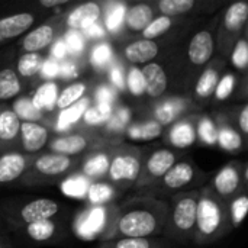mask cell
Returning a JSON list of instances; mask_svg holds the SVG:
<instances>
[{"mask_svg":"<svg viewBox=\"0 0 248 248\" xmlns=\"http://www.w3.org/2000/svg\"><path fill=\"white\" fill-rule=\"evenodd\" d=\"M35 22V16L29 12H20L0 19V42L17 38L25 33Z\"/></svg>","mask_w":248,"mask_h":248,"instance_id":"cell-22","label":"cell"},{"mask_svg":"<svg viewBox=\"0 0 248 248\" xmlns=\"http://www.w3.org/2000/svg\"><path fill=\"white\" fill-rule=\"evenodd\" d=\"M116 195L115 185L108 182L94 180L90 183L86 198L90 203V206H105L108 202H110Z\"/></svg>","mask_w":248,"mask_h":248,"instance_id":"cell-29","label":"cell"},{"mask_svg":"<svg viewBox=\"0 0 248 248\" xmlns=\"http://www.w3.org/2000/svg\"><path fill=\"white\" fill-rule=\"evenodd\" d=\"M196 6V0H160L155 7L161 16L177 17L186 13H190Z\"/></svg>","mask_w":248,"mask_h":248,"instance_id":"cell-34","label":"cell"},{"mask_svg":"<svg viewBox=\"0 0 248 248\" xmlns=\"http://www.w3.org/2000/svg\"><path fill=\"white\" fill-rule=\"evenodd\" d=\"M19 142L26 155H36L49 142V131L41 122H22Z\"/></svg>","mask_w":248,"mask_h":248,"instance_id":"cell-15","label":"cell"},{"mask_svg":"<svg viewBox=\"0 0 248 248\" xmlns=\"http://www.w3.org/2000/svg\"><path fill=\"white\" fill-rule=\"evenodd\" d=\"M57 97H58V86H57V83L45 81L36 89L33 96H31V100H32V105L39 112L44 113V112H51L55 108Z\"/></svg>","mask_w":248,"mask_h":248,"instance_id":"cell-27","label":"cell"},{"mask_svg":"<svg viewBox=\"0 0 248 248\" xmlns=\"http://www.w3.org/2000/svg\"><path fill=\"white\" fill-rule=\"evenodd\" d=\"M125 87H128V90L132 96L138 97V96L145 94V80H144V74L140 67L132 65L128 70V74L125 78Z\"/></svg>","mask_w":248,"mask_h":248,"instance_id":"cell-47","label":"cell"},{"mask_svg":"<svg viewBox=\"0 0 248 248\" xmlns=\"http://www.w3.org/2000/svg\"><path fill=\"white\" fill-rule=\"evenodd\" d=\"M109 219V209L105 206H92L81 212L74 221V231L80 238L93 240L100 237Z\"/></svg>","mask_w":248,"mask_h":248,"instance_id":"cell-11","label":"cell"},{"mask_svg":"<svg viewBox=\"0 0 248 248\" xmlns=\"http://www.w3.org/2000/svg\"><path fill=\"white\" fill-rule=\"evenodd\" d=\"M169 205L154 196H138L110 212L102 241L118 238H151L164 231Z\"/></svg>","mask_w":248,"mask_h":248,"instance_id":"cell-1","label":"cell"},{"mask_svg":"<svg viewBox=\"0 0 248 248\" xmlns=\"http://www.w3.org/2000/svg\"><path fill=\"white\" fill-rule=\"evenodd\" d=\"M248 212V196L246 192H241L235 198L231 199L228 206V215L231 221V227L237 228L243 224Z\"/></svg>","mask_w":248,"mask_h":248,"instance_id":"cell-40","label":"cell"},{"mask_svg":"<svg viewBox=\"0 0 248 248\" xmlns=\"http://www.w3.org/2000/svg\"><path fill=\"white\" fill-rule=\"evenodd\" d=\"M234 87H235V77L232 73H227L222 76V78H219L217 87H215V99L219 100V102H224L227 100L232 92H234Z\"/></svg>","mask_w":248,"mask_h":248,"instance_id":"cell-50","label":"cell"},{"mask_svg":"<svg viewBox=\"0 0 248 248\" xmlns=\"http://www.w3.org/2000/svg\"><path fill=\"white\" fill-rule=\"evenodd\" d=\"M60 74L64 78H73L78 74V64L74 60H64L60 62Z\"/></svg>","mask_w":248,"mask_h":248,"instance_id":"cell-53","label":"cell"},{"mask_svg":"<svg viewBox=\"0 0 248 248\" xmlns=\"http://www.w3.org/2000/svg\"><path fill=\"white\" fill-rule=\"evenodd\" d=\"M113 112V106L105 105V103H96L92 105L83 115V121L89 126H97L103 125L109 121L110 115Z\"/></svg>","mask_w":248,"mask_h":248,"instance_id":"cell-42","label":"cell"},{"mask_svg":"<svg viewBox=\"0 0 248 248\" xmlns=\"http://www.w3.org/2000/svg\"><path fill=\"white\" fill-rule=\"evenodd\" d=\"M90 183H92V180H89L87 177H84L81 173L77 171V173H73L71 176H67L62 180V183H61V192L65 196L81 199V198L86 196Z\"/></svg>","mask_w":248,"mask_h":248,"instance_id":"cell-32","label":"cell"},{"mask_svg":"<svg viewBox=\"0 0 248 248\" xmlns=\"http://www.w3.org/2000/svg\"><path fill=\"white\" fill-rule=\"evenodd\" d=\"M164 128L157 121L132 124L126 128V137L132 141H151L163 134Z\"/></svg>","mask_w":248,"mask_h":248,"instance_id":"cell-28","label":"cell"},{"mask_svg":"<svg viewBox=\"0 0 248 248\" xmlns=\"http://www.w3.org/2000/svg\"><path fill=\"white\" fill-rule=\"evenodd\" d=\"M42 55L38 52H25L19 57L16 64V73L19 77L31 78L39 73L42 65Z\"/></svg>","mask_w":248,"mask_h":248,"instance_id":"cell-37","label":"cell"},{"mask_svg":"<svg viewBox=\"0 0 248 248\" xmlns=\"http://www.w3.org/2000/svg\"><path fill=\"white\" fill-rule=\"evenodd\" d=\"M161 248H163V247H161Z\"/></svg>","mask_w":248,"mask_h":248,"instance_id":"cell-60","label":"cell"},{"mask_svg":"<svg viewBox=\"0 0 248 248\" xmlns=\"http://www.w3.org/2000/svg\"><path fill=\"white\" fill-rule=\"evenodd\" d=\"M62 42L67 46V51L73 55H81L86 49L87 41L83 35L81 31H74V29H67L64 32V39Z\"/></svg>","mask_w":248,"mask_h":248,"instance_id":"cell-46","label":"cell"},{"mask_svg":"<svg viewBox=\"0 0 248 248\" xmlns=\"http://www.w3.org/2000/svg\"><path fill=\"white\" fill-rule=\"evenodd\" d=\"M131 119V112L126 108H118L112 112L109 121L106 122V129L109 132H122L124 129L128 128Z\"/></svg>","mask_w":248,"mask_h":248,"instance_id":"cell-48","label":"cell"},{"mask_svg":"<svg viewBox=\"0 0 248 248\" xmlns=\"http://www.w3.org/2000/svg\"><path fill=\"white\" fill-rule=\"evenodd\" d=\"M247 183V167L238 161H231L222 167L212 179V192L225 203L240 195L243 186Z\"/></svg>","mask_w":248,"mask_h":248,"instance_id":"cell-8","label":"cell"},{"mask_svg":"<svg viewBox=\"0 0 248 248\" xmlns=\"http://www.w3.org/2000/svg\"><path fill=\"white\" fill-rule=\"evenodd\" d=\"M22 92L20 77L12 67H3L0 70V102L13 99Z\"/></svg>","mask_w":248,"mask_h":248,"instance_id":"cell-31","label":"cell"},{"mask_svg":"<svg viewBox=\"0 0 248 248\" xmlns=\"http://www.w3.org/2000/svg\"><path fill=\"white\" fill-rule=\"evenodd\" d=\"M154 19V9L151 4L147 3H137L126 9L124 25L132 33L142 32L148 23Z\"/></svg>","mask_w":248,"mask_h":248,"instance_id":"cell-25","label":"cell"},{"mask_svg":"<svg viewBox=\"0 0 248 248\" xmlns=\"http://www.w3.org/2000/svg\"><path fill=\"white\" fill-rule=\"evenodd\" d=\"M20 124L12 108L0 106V151H9L19 141Z\"/></svg>","mask_w":248,"mask_h":248,"instance_id":"cell-19","label":"cell"},{"mask_svg":"<svg viewBox=\"0 0 248 248\" xmlns=\"http://www.w3.org/2000/svg\"><path fill=\"white\" fill-rule=\"evenodd\" d=\"M142 158H144V151L141 148L129 147L125 144L110 151L108 177L110 179L112 185L115 183L135 185L141 171Z\"/></svg>","mask_w":248,"mask_h":248,"instance_id":"cell-5","label":"cell"},{"mask_svg":"<svg viewBox=\"0 0 248 248\" xmlns=\"http://www.w3.org/2000/svg\"><path fill=\"white\" fill-rule=\"evenodd\" d=\"M60 211H61V206L58 202L48 199V198H38V199L23 202L15 209H10L9 218L12 219L10 222L25 227L32 222L52 219Z\"/></svg>","mask_w":248,"mask_h":248,"instance_id":"cell-9","label":"cell"},{"mask_svg":"<svg viewBox=\"0 0 248 248\" xmlns=\"http://www.w3.org/2000/svg\"><path fill=\"white\" fill-rule=\"evenodd\" d=\"M217 142L219 147L228 153H238L243 148L244 140L238 131H235L230 125H221L218 128V135H217Z\"/></svg>","mask_w":248,"mask_h":248,"instance_id":"cell-35","label":"cell"},{"mask_svg":"<svg viewBox=\"0 0 248 248\" xmlns=\"http://www.w3.org/2000/svg\"><path fill=\"white\" fill-rule=\"evenodd\" d=\"M163 243L153 238H118L103 241L100 248H161Z\"/></svg>","mask_w":248,"mask_h":248,"instance_id":"cell-41","label":"cell"},{"mask_svg":"<svg viewBox=\"0 0 248 248\" xmlns=\"http://www.w3.org/2000/svg\"><path fill=\"white\" fill-rule=\"evenodd\" d=\"M177 158H179L177 154L169 148L154 150L145 157V161L142 158L141 171L138 180L135 182V186L138 189L154 186L177 163Z\"/></svg>","mask_w":248,"mask_h":248,"instance_id":"cell-6","label":"cell"},{"mask_svg":"<svg viewBox=\"0 0 248 248\" xmlns=\"http://www.w3.org/2000/svg\"><path fill=\"white\" fill-rule=\"evenodd\" d=\"M231 62L237 70L246 71L248 65V44L244 36L234 44L231 49Z\"/></svg>","mask_w":248,"mask_h":248,"instance_id":"cell-49","label":"cell"},{"mask_svg":"<svg viewBox=\"0 0 248 248\" xmlns=\"http://www.w3.org/2000/svg\"><path fill=\"white\" fill-rule=\"evenodd\" d=\"M109 77H110L112 84H113L118 90H121V92H122V90L125 89V76H124V70H122V67H119V65H113V67H110Z\"/></svg>","mask_w":248,"mask_h":248,"instance_id":"cell-54","label":"cell"},{"mask_svg":"<svg viewBox=\"0 0 248 248\" xmlns=\"http://www.w3.org/2000/svg\"><path fill=\"white\" fill-rule=\"evenodd\" d=\"M68 4V0H41L39 6L45 7V9H51V7H58V6H64Z\"/></svg>","mask_w":248,"mask_h":248,"instance_id":"cell-58","label":"cell"},{"mask_svg":"<svg viewBox=\"0 0 248 248\" xmlns=\"http://www.w3.org/2000/svg\"><path fill=\"white\" fill-rule=\"evenodd\" d=\"M77 166V160L67 155H60L54 153H45L33 157V161L28 171L23 174L22 183L25 185H41L55 182Z\"/></svg>","mask_w":248,"mask_h":248,"instance_id":"cell-4","label":"cell"},{"mask_svg":"<svg viewBox=\"0 0 248 248\" xmlns=\"http://www.w3.org/2000/svg\"><path fill=\"white\" fill-rule=\"evenodd\" d=\"M0 248H10L9 243L4 238H1V237H0Z\"/></svg>","mask_w":248,"mask_h":248,"instance_id":"cell-59","label":"cell"},{"mask_svg":"<svg viewBox=\"0 0 248 248\" xmlns=\"http://www.w3.org/2000/svg\"><path fill=\"white\" fill-rule=\"evenodd\" d=\"M92 106L90 97H83L77 103L71 105L67 109L60 110V115L57 118V129L58 131H68L73 125H76L80 119H83L84 112Z\"/></svg>","mask_w":248,"mask_h":248,"instance_id":"cell-26","label":"cell"},{"mask_svg":"<svg viewBox=\"0 0 248 248\" xmlns=\"http://www.w3.org/2000/svg\"><path fill=\"white\" fill-rule=\"evenodd\" d=\"M110 161V151L109 150H92L89 155L84 158V163L80 167V171L84 177L94 182L96 179H102L108 176Z\"/></svg>","mask_w":248,"mask_h":248,"instance_id":"cell-23","label":"cell"},{"mask_svg":"<svg viewBox=\"0 0 248 248\" xmlns=\"http://www.w3.org/2000/svg\"><path fill=\"white\" fill-rule=\"evenodd\" d=\"M58 33V23L54 22H46L33 31L28 32L25 38L22 39V49L23 52H38L45 49L46 46L52 45L54 41L57 39Z\"/></svg>","mask_w":248,"mask_h":248,"instance_id":"cell-17","label":"cell"},{"mask_svg":"<svg viewBox=\"0 0 248 248\" xmlns=\"http://www.w3.org/2000/svg\"><path fill=\"white\" fill-rule=\"evenodd\" d=\"M158 52H160V45L155 41H150V39H137L126 44L124 48L125 60L134 64L135 67L138 64L153 62V60L158 55Z\"/></svg>","mask_w":248,"mask_h":248,"instance_id":"cell-20","label":"cell"},{"mask_svg":"<svg viewBox=\"0 0 248 248\" xmlns=\"http://www.w3.org/2000/svg\"><path fill=\"white\" fill-rule=\"evenodd\" d=\"M93 144H94V140L92 135L86 132H73V134L54 138L51 142H48L46 147L49 153L67 155V157H76L93 148Z\"/></svg>","mask_w":248,"mask_h":248,"instance_id":"cell-13","label":"cell"},{"mask_svg":"<svg viewBox=\"0 0 248 248\" xmlns=\"http://www.w3.org/2000/svg\"><path fill=\"white\" fill-rule=\"evenodd\" d=\"M248 19V3L247 1H235L227 10L221 22L218 46L221 52H230L231 46L240 39L241 32L246 28Z\"/></svg>","mask_w":248,"mask_h":248,"instance_id":"cell-7","label":"cell"},{"mask_svg":"<svg viewBox=\"0 0 248 248\" xmlns=\"http://www.w3.org/2000/svg\"><path fill=\"white\" fill-rule=\"evenodd\" d=\"M196 135L208 145H214L217 142L218 128L214 121L208 116H201L196 119Z\"/></svg>","mask_w":248,"mask_h":248,"instance_id":"cell-45","label":"cell"},{"mask_svg":"<svg viewBox=\"0 0 248 248\" xmlns=\"http://www.w3.org/2000/svg\"><path fill=\"white\" fill-rule=\"evenodd\" d=\"M51 55H52V60L61 62L67 58L68 55V51H67V46L65 44L62 42V39H55L54 44H52V48H51Z\"/></svg>","mask_w":248,"mask_h":248,"instance_id":"cell-55","label":"cell"},{"mask_svg":"<svg viewBox=\"0 0 248 248\" xmlns=\"http://www.w3.org/2000/svg\"><path fill=\"white\" fill-rule=\"evenodd\" d=\"M215 38L209 29L196 32L187 45V60L193 67H203L211 62L215 52Z\"/></svg>","mask_w":248,"mask_h":248,"instance_id":"cell-14","label":"cell"},{"mask_svg":"<svg viewBox=\"0 0 248 248\" xmlns=\"http://www.w3.org/2000/svg\"><path fill=\"white\" fill-rule=\"evenodd\" d=\"M116 99V93L109 87V86H100L96 92V100L97 103H105L113 106Z\"/></svg>","mask_w":248,"mask_h":248,"instance_id":"cell-52","label":"cell"},{"mask_svg":"<svg viewBox=\"0 0 248 248\" xmlns=\"http://www.w3.org/2000/svg\"><path fill=\"white\" fill-rule=\"evenodd\" d=\"M35 155H26L19 151L0 153V185H10L23 177Z\"/></svg>","mask_w":248,"mask_h":248,"instance_id":"cell-12","label":"cell"},{"mask_svg":"<svg viewBox=\"0 0 248 248\" xmlns=\"http://www.w3.org/2000/svg\"><path fill=\"white\" fill-rule=\"evenodd\" d=\"M83 35L87 39H103L105 38V28L97 22L92 26H89L87 29L83 31Z\"/></svg>","mask_w":248,"mask_h":248,"instance_id":"cell-56","label":"cell"},{"mask_svg":"<svg viewBox=\"0 0 248 248\" xmlns=\"http://www.w3.org/2000/svg\"><path fill=\"white\" fill-rule=\"evenodd\" d=\"M173 26V19L167 17V16H157L154 17L148 26L141 32L142 33V39H150V41H155L157 38L163 36L166 32H169Z\"/></svg>","mask_w":248,"mask_h":248,"instance_id":"cell-43","label":"cell"},{"mask_svg":"<svg viewBox=\"0 0 248 248\" xmlns=\"http://www.w3.org/2000/svg\"><path fill=\"white\" fill-rule=\"evenodd\" d=\"M145 80V94L151 99L161 97L169 86V77L166 70L158 62H148L141 68Z\"/></svg>","mask_w":248,"mask_h":248,"instance_id":"cell-21","label":"cell"},{"mask_svg":"<svg viewBox=\"0 0 248 248\" xmlns=\"http://www.w3.org/2000/svg\"><path fill=\"white\" fill-rule=\"evenodd\" d=\"M103 13V4L99 1H87L74 7L65 17V26L74 31H84L97 23Z\"/></svg>","mask_w":248,"mask_h":248,"instance_id":"cell-16","label":"cell"},{"mask_svg":"<svg viewBox=\"0 0 248 248\" xmlns=\"http://www.w3.org/2000/svg\"><path fill=\"white\" fill-rule=\"evenodd\" d=\"M113 60V49L109 42H100L96 44L94 48L90 52V62L96 68H105L108 67Z\"/></svg>","mask_w":248,"mask_h":248,"instance_id":"cell-44","label":"cell"},{"mask_svg":"<svg viewBox=\"0 0 248 248\" xmlns=\"http://www.w3.org/2000/svg\"><path fill=\"white\" fill-rule=\"evenodd\" d=\"M106 6H108V12L105 15V28L109 32L116 33L124 25L125 13L128 7L125 3H121V1H110Z\"/></svg>","mask_w":248,"mask_h":248,"instance_id":"cell-39","label":"cell"},{"mask_svg":"<svg viewBox=\"0 0 248 248\" xmlns=\"http://www.w3.org/2000/svg\"><path fill=\"white\" fill-rule=\"evenodd\" d=\"M201 190H185L176 193L169 205L163 234L173 241L187 243L193 240L196 212Z\"/></svg>","mask_w":248,"mask_h":248,"instance_id":"cell-3","label":"cell"},{"mask_svg":"<svg viewBox=\"0 0 248 248\" xmlns=\"http://www.w3.org/2000/svg\"><path fill=\"white\" fill-rule=\"evenodd\" d=\"M39 73L44 78H48V80L55 78L57 76H60V62L52 58H48V60L42 61Z\"/></svg>","mask_w":248,"mask_h":248,"instance_id":"cell-51","label":"cell"},{"mask_svg":"<svg viewBox=\"0 0 248 248\" xmlns=\"http://www.w3.org/2000/svg\"><path fill=\"white\" fill-rule=\"evenodd\" d=\"M86 92H87V86L83 81H77V83L68 84L61 92H58V97H57L55 108H58L60 110L70 108L71 105H74L78 100H81L84 97Z\"/></svg>","mask_w":248,"mask_h":248,"instance_id":"cell-33","label":"cell"},{"mask_svg":"<svg viewBox=\"0 0 248 248\" xmlns=\"http://www.w3.org/2000/svg\"><path fill=\"white\" fill-rule=\"evenodd\" d=\"M201 177L198 169L190 160L177 161L154 186H157L161 192H183L187 186L193 185L196 179ZM151 186V187H154Z\"/></svg>","mask_w":248,"mask_h":248,"instance_id":"cell-10","label":"cell"},{"mask_svg":"<svg viewBox=\"0 0 248 248\" xmlns=\"http://www.w3.org/2000/svg\"><path fill=\"white\" fill-rule=\"evenodd\" d=\"M12 110L20 119V122H39L42 119V116H44V113L39 112L32 105L31 96H22V97H19L13 103Z\"/></svg>","mask_w":248,"mask_h":248,"instance_id":"cell-38","label":"cell"},{"mask_svg":"<svg viewBox=\"0 0 248 248\" xmlns=\"http://www.w3.org/2000/svg\"><path fill=\"white\" fill-rule=\"evenodd\" d=\"M221 68H222V61L215 60L198 77L196 84H195V94L199 100H206L214 94L215 87L219 81Z\"/></svg>","mask_w":248,"mask_h":248,"instance_id":"cell-24","label":"cell"},{"mask_svg":"<svg viewBox=\"0 0 248 248\" xmlns=\"http://www.w3.org/2000/svg\"><path fill=\"white\" fill-rule=\"evenodd\" d=\"M231 228L227 203L221 201L211 187H203L199 193L192 241L199 246H206L227 235Z\"/></svg>","mask_w":248,"mask_h":248,"instance_id":"cell-2","label":"cell"},{"mask_svg":"<svg viewBox=\"0 0 248 248\" xmlns=\"http://www.w3.org/2000/svg\"><path fill=\"white\" fill-rule=\"evenodd\" d=\"M185 108H186V105L180 99L166 100L160 106L155 108V121L160 125L171 124V122H174L180 116V113L183 112Z\"/></svg>","mask_w":248,"mask_h":248,"instance_id":"cell-36","label":"cell"},{"mask_svg":"<svg viewBox=\"0 0 248 248\" xmlns=\"http://www.w3.org/2000/svg\"><path fill=\"white\" fill-rule=\"evenodd\" d=\"M237 124H238L240 132L243 134L241 137H246L248 134V105H243L241 106V109L238 112Z\"/></svg>","mask_w":248,"mask_h":248,"instance_id":"cell-57","label":"cell"},{"mask_svg":"<svg viewBox=\"0 0 248 248\" xmlns=\"http://www.w3.org/2000/svg\"><path fill=\"white\" fill-rule=\"evenodd\" d=\"M198 119V118H196ZM196 119L195 118H186L174 122L169 131H167V140L169 142L180 150L192 147L196 140Z\"/></svg>","mask_w":248,"mask_h":248,"instance_id":"cell-18","label":"cell"},{"mask_svg":"<svg viewBox=\"0 0 248 248\" xmlns=\"http://www.w3.org/2000/svg\"><path fill=\"white\" fill-rule=\"evenodd\" d=\"M23 232L28 238H31L35 243H48L58 234V228L52 219H46L25 225Z\"/></svg>","mask_w":248,"mask_h":248,"instance_id":"cell-30","label":"cell"}]
</instances>
